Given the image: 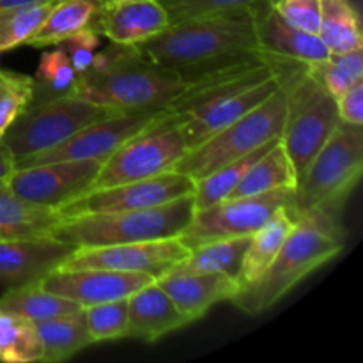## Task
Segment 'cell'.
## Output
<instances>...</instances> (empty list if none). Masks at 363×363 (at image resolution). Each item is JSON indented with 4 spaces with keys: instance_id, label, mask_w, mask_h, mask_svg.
Masks as SVG:
<instances>
[{
    "instance_id": "5bb4252c",
    "label": "cell",
    "mask_w": 363,
    "mask_h": 363,
    "mask_svg": "<svg viewBox=\"0 0 363 363\" xmlns=\"http://www.w3.org/2000/svg\"><path fill=\"white\" fill-rule=\"evenodd\" d=\"M188 252L190 250L177 238L108 245V247L74 248L59 269L101 268L117 269V272H140L158 279L177 262L183 261Z\"/></svg>"
},
{
    "instance_id": "cb8c5ba5",
    "label": "cell",
    "mask_w": 363,
    "mask_h": 363,
    "mask_svg": "<svg viewBox=\"0 0 363 363\" xmlns=\"http://www.w3.org/2000/svg\"><path fill=\"white\" fill-rule=\"evenodd\" d=\"M296 184L298 177L293 163L279 140L245 172L230 197H254L277 190H296Z\"/></svg>"
},
{
    "instance_id": "7402d4cb",
    "label": "cell",
    "mask_w": 363,
    "mask_h": 363,
    "mask_svg": "<svg viewBox=\"0 0 363 363\" xmlns=\"http://www.w3.org/2000/svg\"><path fill=\"white\" fill-rule=\"evenodd\" d=\"M62 220L57 209L32 204L18 197L6 181H0V240L50 236Z\"/></svg>"
},
{
    "instance_id": "74e56055",
    "label": "cell",
    "mask_w": 363,
    "mask_h": 363,
    "mask_svg": "<svg viewBox=\"0 0 363 363\" xmlns=\"http://www.w3.org/2000/svg\"><path fill=\"white\" fill-rule=\"evenodd\" d=\"M59 45L66 50L74 73L82 74L91 67L96 52L101 45V35L94 28H85V30L69 35Z\"/></svg>"
},
{
    "instance_id": "ffe728a7",
    "label": "cell",
    "mask_w": 363,
    "mask_h": 363,
    "mask_svg": "<svg viewBox=\"0 0 363 363\" xmlns=\"http://www.w3.org/2000/svg\"><path fill=\"white\" fill-rule=\"evenodd\" d=\"M128 330L126 337L156 342L162 337L190 325V319L174 305L169 294L156 280L145 284L126 298Z\"/></svg>"
},
{
    "instance_id": "b9f144b4",
    "label": "cell",
    "mask_w": 363,
    "mask_h": 363,
    "mask_svg": "<svg viewBox=\"0 0 363 363\" xmlns=\"http://www.w3.org/2000/svg\"><path fill=\"white\" fill-rule=\"evenodd\" d=\"M0 55H2V53H0Z\"/></svg>"
},
{
    "instance_id": "603a6c76",
    "label": "cell",
    "mask_w": 363,
    "mask_h": 363,
    "mask_svg": "<svg viewBox=\"0 0 363 363\" xmlns=\"http://www.w3.org/2000/svg\"><path fill=\"white\" fill-rule=\"evenodd\" d=\"M103 0H55L41 27L28 39V46L48 48L77 32L94 28Z\"/></svg>"
},
{
    "instance_id": "d6986e66",
    "label": "cell",
    "mask_w": 363,
    "mask_h": 363,
    "mask_svg": "<svg viewBox=\"0 0 363 363\" xmlns=\"http://www.w3.org/2000/svg\"><path fill=\"white\" fill-rule=\"evenodd\" d=\"M155 280L191 323L216 303L230 301L240 289L236 280L222 273L167 272Z\"/></svg>"
},
{
    "instance_id": "6da1fadb",
    "label": "cell",
    "mask_w": 363,
    "mask_h": 363,
    "mask_svg": "<svg viewBox=\"0 0 363 363\" xmlns=\"http://www.w3.org/2000/svg\"><path fill=\"white\" fill-rule=\"evenodd\" d=\"M147 59L170 67L186 80L223 67L264 59L257 41L255 13H229L172 21L138 45Z\"/></svg>"
},
{
    "instance_id": "4dcf8cb0",
    "label": "cell",
    "mask_w": 363,
    "mask_h": 363,
    "mask_svg": "<svg viewBox=\"0 0 363 363\" xmlns=\"http://www.w3.org/2000/svg\"><path fill=\"white\" fill-rule=\"evenodd\" d=\"M0 362H43V342L34 321L0 311Z\"/></svg>"
},
{
    "instance_id": "d4e9b609",
    "label": "cell",
    "mask_w": 363,
    "mask_h": 363,
    "mask_svg": "<svg viewBox=\"0 0 363 363\" xmlns=\"http://www.w3.org/2000/svg\"><path fill=\"white\" fill-rule=\"evenodd\" d=\"M35 328L41 337L45 363L66 362L82 350L94 344L85 326L84 308L38 321Z\"/></svg>"
},
{
    "instance_id": "8992f818",
    "label": "cell",
    "mask_w": 363,
    "mask_h": 363,
    "mask_svg": "<svg viewBox=\"0 0 363 363\" xmlns=\"http://www.w3.org/2000/svg\"><path fill=\"white\" fill-rule=\"evenodd\" d=\"M363 172L362 126L339 123L332 137L314 156L293 195L296 215L321 211L339 220V213Z\"/></svg>"
},
{
    "instance_id": "277c9868",
    "label": "cell",
    "mask_w": 363,
    "mask_h": 363,
    "mask_svg": "<svg viewBox=\"0 0 363 363\" xmlns=\"http://www.w3.org/2000/svg\"><path fill=\"white\" fill-rule=\"evenodd\" d=\"M194 213L191 194L156 208L69 216L60 220L50 236L77 248L169 240L183 233Z\"/></svg>"
},
{
    "instance_id": "8d00e7d4",
    "label": "cell",
    "mask_w": 363,
    "mask_h": 363,
    "mask_svg": "<svg viewBox=\"0 0 363 363\" xmlns=\"http://www.w3.org/2000/svg\"><path fill=\"white\" fill-rule=\"evenodd\" d=\"M272 6L293 27L314 34L319 32L321 0H272Z\"/></svg>"
},
{
    "instance_id": "f35d334b",
    "label": "cell",
    "mask_w": 363,
    "mask_h": 363,
    "mask_svg": "<svg viewBox=\"0 0 363 363\" xmlns=\"http://www.w3.org/2000/svg\"><path fill=\"white\" fill-rule=\"evenodd\" d=\"M337 112H339L340 123L362 126L363 124V82H358L353 87L335 99Z\"/></svg>"
},
{
    "instance_id": "836d02e7",
    "label": "cell",
    "mask_w": 363,
    "mask_h": 363,
    "mask_svg": "<svg viewBox=\"0 0 363 363\" xmlns=\"http://www.w3.org/2000/svg\"><path fill=\"white\" fill-rule=\"evenodd\" d=\"M84 318L92 342L119 340L126 337L128 303L126 300L105 301L84 307Z\"/></svg>"
},
{
    "instance_id": "9c48e42d",
    "label": "cell",
    "mask_w": 363,
    "mask_h": 363,
    "mask_svg": "<svg viewBox=\"0 0 363 363\" xmlns=\"http://www.w3.org/2000/svg\"><path fill=\"white\" fill-rule=\"evenodd\" d=\"M186 151L179 117L163 110L155 123L124 142L103 162L87 191L169 172Z\"/></svg>"
},
{
    "instance_id": "4fadbf2b",
    "label": "cell",
    "mask_w": 363,
    "mask_h": 363,
    "mask_svg": "<svg viewBox=\"0 0 363 363\" xmlns=\"http://www.w3.org/2000/svg\"><path fill=\"white\" fill-rule=\"evenodd\" d=\"M101 165V160H82L23 167L13 170L7 184L23 201L59 211L91 188Z\"/></svg>"
},
{
    "instance_id": "30bf717a",
    "label": "cell",
    "mask_w": 363,
    "mask_h": 363,
    "mask_svg": "<svg viewBox=\"0 0 363 363\" xmlns=\"http://www.w3.org/2000/svg\"><path fill=\"white\" fill-rule=\"evenodd\" d=\"M294 190H277L254 197H230L204 209H195L177 240L188 248L229 238L252 236L280 206L293 204Z\"/></svg>"
},
{
    "instance_id": "2e32d148",
    "label": "cell",
    "mask_w": 363,
    "mask_h": 363,
    "mask_svg": "<svg viewBox=\"0 0 363 363\" xmlns=\"http://www.w3.org/2000/svg\"><path fill=\"white\" fill-rule=\"evenodd\" d=\"M255 28L259 48L273 69L280 66H314L330 55L318 34L287 23L273 9L272 2L255 11Z\"/></svg>"
},
{
    "instance_id": "f1b7e54d",
    "label": "cell",
    "mask_w": 363,
    "mask_h": 363,
    "mask_svg": "<svg viewBox=\"0 0 363 363\" xmlns=\"http://www.w3.org/2000/svg\"><path fill=\"white\" fill-rule=\"evenodd\" d=\"M280 138H275L269 144L262 145L257 151L250 152V155L243 156V158H238L234 162L225 163L220 169L213 170L211 174L204 176L202 179L195 181V190H194V204L195 209H204L209 206L216 204V202H222L225 199L230 197V194L234 191V188L238 186V183L241 181V177L245 176L248 169L272 147L273 144H277Z\"/></svg>"
},
{
    "instance_id": "4316f807",
    "label": "cell",
    "mask_w": 363,
    "mask_h": 363,
    "mask_svg": "<svg viewBox=\"0 0 363 363\" xmlns=\"http://www.w3.org/2000/svg\"><path fill=\"white\" fill-rule=\"evenodd\" d=\"M80 305L59 294L46 291L41 282L25 284V286L9 287L0 296V311L11 312L14 315L28 319V321H45L55 315L69 314L80 311Z\"/></svg>"
},
{
    "instance_id": "7a4b0ae2",
    "label": "cell",
    "mask_w": 363,
    "mask_h": 363,
    "mask_svg": "<svg viewBox=\"0 0 363 363\" xmlns=\"http://www.w3.org/2000/svg\"><path fill=\"white\" fill-rule=\"evenodd\" d=\"M188 87L190 80L179 71L152 62L138 46L110 43L77 74L69 94L117 113L163 112Z\"/></svg>"
},
{
    "instance_id": "d590c367",
    "label": "cell",
    "mask_w": 363,
    "mask_h": 363,
    "mask_svg": "<svg viewBox=\"0 0 363 363\" xmlns=\"http://www.w3.org/2000/svg\"><path fill=\"white\" fill-rule=\"evenodd\" d=\"M32 99V77L0 69V138Z\"/></svg>"
},
{
    "instance_id": "e0dca14e",
    "label": "cell",
    "mask_w": 363,
    "mask_h": 363,
    "mask_svg": "<svg viewBox=\"0 0 363 363\" xmlns=\"http://www.w3.org/2000/svg\"><path fill=\"white\" fill-rule=\"evenodd\" d=\"M74 248L53 236L0 240V286L9 289L45 279Z\"/></svg>"
},
{
    "instance_id": "f546056e",
    "label": "cell",
    "mask_w": 363,
    "mask_h": 363,
    "mask_svg": "<svg viewBox=\"0 0 363 363\" xmlns=\"http://www.w3.org/2000/svg\"><path fill=\"white\" fill-rule=\"evenodd\" d=\"M74 78L77 73L71 66L66 50L60 45L52 46L39 57L38 69L32 77V99L28 105L69 94Z\"/></svg>"
},
{
    "instance_id": "1f68e13d",
    "label": "cell",
    "mask_w": 363,
    "mask_h": 363,
    "mask_svg": "<svg viewBox=\"0 0 363 363\" xmlns=\"http://www.w3.org/2000/svg\"><path fill=\"white\" fill-rule=\"evenodd\" d=\"M53 2L0 7V53L27 45L28 39L43 25Z\"/></svg>"
},
{
    "instance_id": "9a60e30c",
    "label": "cell",
    "mask_w": 363,
    "mask_h": 363,
    "mask_svg": "<svg viewBox=\"0 0 363 363\" xmlns=\"http://www.w3.org/2000/svg\"><path fill=\"white\" fill-rule=\"evenodd\" d=\"M152 280L155 277L140 272L85 268L55 269L39 282L46 291L67 298L84 308L105 301L126 300L130 294Z\"/></svg>"
},
{
    "instance_id": "83f0119b",
    "label": "cell",
    "mask_w": 363,
    "mask_h": 363,
    "mask_svg": "<svg viewBox=\"0 0 363 363\" xmlns=\"http://www.w3.org/2000/svg\"><path fill=\"white\" fill-rule=\"evenodd\" d=\"M318 35L330 53L363 48L360 14L351 0H321V25Z\"/></svg>"
},
{
    "instance_id": "3957f363",
    "label": "cell",
    "mask_w": 363,
    "mask_h": 363,
    "mask_svg": "<svg viewBox=\"0 0 363 363\" xmlns=\"http://www.w3.org/2000/svg\"><path fill=\"white\" fill-rule=\"evenodd\" d=\"M342 248L339 220L321 211L301 213L269 268L255 282L240 287L230 301L247 314H262Z\"/></svg>"
},
{
    "instance_id": "52a82bcc",
    "label": "cell",
    "mask_w": 363,
    "mask_h": 363,
    "mask_svg": "<svg viewBox=\"0 0 363 363\" xmlns=\"http://www.w3.org/2000/svg\"><path fill=\"white\" fill-rule=\"evenodd\" d=\"M286 116L287 92L282 85H279V89L255 108L202 142L201 145L184 152L174 170L194 181L202 179L225 163L243 158L275 138H280Z\"/></svg>"
},
{
    "instance_id": "e575fe53",
    "label": "cell",
    "mask_w": 363,
    "mask_h": 363,
    "mask_svg": "<svg viewBox=\"0 0 363 363\" xmlns=\"http://www.w3.org/2000/svg\"><path fill=\"white\" fill-rule=\"evenodd\" d=\"M272 0H162L172 21L229 13H255Z\"/></svg>"
},
{
    "instance_id": "ab89813d",
    "label": "cell",
    "mask_w": 363,
    "mask_h": 363,
    "mask_svg": "<svg viewBox=\"0 0 363 363\" xmlns=\"http://www.w3.org/2000/svg\"><path fill=\"white\" fill-rule=\"evenodd\" d=\"M14 170V158L9 151L6 149V145L0 142V181H6L7 177L13 174Z\"/></svg>"
},
{
    "instance_id": "44dd1931",
    "label": "cell",
    "mask_w": 363,
    "mask_h": 363,
    "mask_svg": "<svg viewBox=\"0 0 363 363\" xmlns=\"http://www.w3.org/2000/svg\"><path fill=\"white\" fill-rule=\"evenodd\" d=\"M296 220L298 215L293 209V204L280 206L269 216L268 222L252 234L250 243L245 250L243 262H241L240 275H238V286L245 287L255 282L269 268Z\"/></svg>"
},
{
    "instance_id": "7c38bea8",
    "label": "cell",
    "mask_w": 363,
    "mask_h": 363,
    "mask_svg": "<svg viewBox=\"0 0 363 363\" xmlns=\"http://www.w3.org/2000/svg\"><path fill=\"white\" fill-rule=\"evenodd\" d=\"M195 181L177 170L158 174L138 181L113 184L99 190L85 191L59 209L62 218L91 213L126 211V209H145L167 204L176 199L191 195Z\"/></svg>"
},
{
    "instance_id": "ba28073f",
    "label": "cell",
    "mask_w": 363,
    "mask_h": 363,
    "mask_svg": "<svg viewBox=\"0 0 363 363\" xmlns=\"http://www.w3.org/2000/svg\"><path fill=\"white\" fill-rule=\"evenodd\" d=\"M113 110L66 94L48 101L28 105L11 123L0 142L13 158L41 152L92 123L116 116Z\"/></svg>"
},
{
    "instance_id": "484cf974",
    "label": "cell",
    "mask_w": 363,
    "mask_h": 363,
    "mask_svg": "<svg viewBox=\"0 0 363 363\" xmlns=\"http://www.w3.org/2000/svg\"><path fill=\"white\" fill-rule=\"evenodd\" d=\"M250 243V236L216 240L195 247L186 257L177 262L169 272L181 273H222L238 282L245 250Z\"/></svg>"
},
{
    "instance_id": "8fae6325",
    "label": "cell",
    "mask_w": 363,
    "mask_h": 363,
    "mask_svg": "<svg viewBox=\"0 0 363 363\" xmlns=\"http://www.w3.org/2000/svg\"><path fill=\"white\" fill-rule=\"evenodd\" d=\"M162 112L116 113L112 117L82 128L66 140L41 152L21 156L14 160V169L43 165L52 162H82V160H101L105 162L124 142L133 138L142 130L155 123Z\"/></svg>"
},
{
    "instance_id": "5b68a950",
    "label": "cell",
    "mask_w": 363,
    "mask_h": 363,
    "mask_svg": "<svg viewBox=\"0 0 363 363\" xmlns=\"http://www.w3.org/2000/svg\"><path fill=\"white\" fill-rule=\"evenodd\" d=\"M308 67L284 66L275 71L279 84L287 92V116L280 142L293 163L298 181L340 123L335 98L319 84Z\"/></svg>"
},
{
    "instance_id": "ac0fdd59",
    "label": "cell",
    "mask_w": 363,
    "mask_h": 363,
    "mask_svg": "<svg viewBox=\"0 0 363 363\" xmlns=\"http://www.w3.org/2000/svg\"><path fill=\"white\" fill-rule=\"evenodd\" d=\"M169 25L162 0H103L94 30L116 45L138 46Z\"/></svg>"
},
{
    "instance_id": "d6a6232c",
    "label": "cell",
    "mask_w": 363,
    "mask_h": 363,
    "mask_svg": "<svg viewBox=\"0 0 363 363\" xmlns=\"http://www.w3.org/2000/svg\"><path fill=\"white\" fill-rule=\"evenodd\" d=\"M319 84L333 96L339 98L342 92L363 82V48L344 53H330L328 59L308 67Z\"/></svg>"
},
{
    "instance_id": "60d3db41",
    "label": "cell",
    "mask_w": 363,
    "mask_h": 363,
    "mask_svg": "<svg viewBox=\"0 0 363 363\" xmlns=\"http://www.w3.org/2000/svg\"><path fill=\"white\" fill-rule=\"evenodd\" d=\"M39 2H53V0H0V7L27 6V4H39Z\"/></svg>"
}]
</instances>
